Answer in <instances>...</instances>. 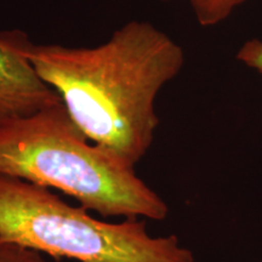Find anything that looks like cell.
I'll return each instance as SVG.
<instances>
[{
  "label": "cell",
  "instance_id": "7",
  "mask_svg": "<svg viewBox=\"0 0 262 262\" xmlns=\"http://www.w3.org/2000/svg\"><path fill=\"white\" fill-rule=\"evenodd\" d=\"M237 58L262 74V39H253L245 42L239 50Z\"/></svg>",
  "mask_w": 262,
  "mask_h": 262
},
{
  "label": "cell",
  "instance_id": "4",
  "mask_svg": "<svg viewBox=\"0 0 262 262\" xmlns=\"http://www.w3.org/2000/svg\"><path fill=\"white\" fill-rule=\"evenodd\" d=\"M62 103L16 49L10 32L0 33V126Z\"/></svg>",
  "mask_w": 262,
  "mask_h": 262
},
{
  "label": "cell",
  "instance_id": "3",
  "mask_svg": "<svg viewBox=\"0 0 262 262\" xmlns=\"http://www.w3.org/2000/svg\"><path fill=\"white\" fill-rule=\"evenodd\" d=\"M0 237L39 254L77 262H194L178 237H153L145 222H106L83 206L0 173Z\"/></svg>",
  "mask_w": 262,
  "mask_h": 262
},
{
  "label": "cell",
  "instance_id": "1",
  "mask_svg": "<svg viewBox=\"0 0 262 262\" xmlns=\"http://www.w3.org/2000/svg\"><path fill=\"white\" fill-rule=\"evenodd\" d=\"M9 32L81 133L135 168L158 127L157 96L185 63L178 42L143 21L127 22L94 48L33 44L24 32Z\"/></svg>",
  "mask_w": 262,
  "mask_h": 262
},
{
  "label": "cell",
  "instance_id": "8",
  "mask_svg": "<svg viewBox=\"0 0 262 262\" xmlns=\"http://www.w3.org/2000/svg\"><path fill=\"white\" fill-rule=\"evenodd\" d=\"M163 2H168V0H163Z\"/></svg>",
  "mask_w": 262,
  "mask_h": 262
},
{
  "label": "cell",
  "instance_id": "6",
  "mask_svg": "<svg viewBox=\"0 0 262 262\" xmlns=\"http://www.w3.org/2000/svg\"><path fill=\"white\" fill-rule=\"evenodd\" d=\"M0 262H47L41 254L0 237Z\"/></svg>",
  "mask_w": 262,
  "mask_h": 262
},
{
  "label": "cell",
  "instance_id": "5",
  "mask_svg": "<svg viewBox=\"0 0 262 262\" xmlns=\"http://www.w3.org/2000/svg\"><path fill=\"white\" fill-rule=\"evenodd\" d=\"M196 21L204 27L225 21L235 8L247 0H188Z\"/></svg>",
  "mask_w": 262,
  "mask_h": 262
},
{
  "label": "cell",
  "instance_id": "2",
  "mask_svg": "<svg viewBox=\"0 0 262 262\" xmlns=\"http://www.w3.org/2000/svg\"><path fill=\"white\" fill-rule=\"evenodd\" d=\"M0 173L58 189L104 217L163 220L169 211L135 168L81 133L63 103L0 126Z\"/></svg>",
  "mask_w": 262,
  "mask_h": 262
}]
</instances>
